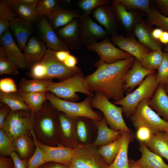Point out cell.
Segmentation results:
<instances>
[{
  "label": "cell",
  "instance_id": "cell-22",
  "mask_svg": "<svg viewBox=\"0 0 168 168\" xmlns=\"http://www.w3.org/2000/svg\"><path fill=\"white\" fill-rule=\"evenodd\" d=\"M149 106L168 122V95L163 85L159 84L153 96L148 100Z\"/></svg>",
  "mask_w": 168,
  "mask_h": 168
},
{
  "label": "cell",
  "instance_id": "cell-32",
  "mask_svg": "<svg viewBox=\"0 0 168 168\" xmlns=\"http://www.w3.org/2000/svg\"><path fill=\"white\" fill-rule=\"evenodd\" d=\"M0 100L8 106L11 110H30L18 91L6 93L0 91Z\"/></svg>",
  "mask_w": 168,
  "mask_h": 168
},
{
  "label": "cell",
  "instance_id": "cell-18",
  "mask_svg": "<svg viewBox=\"0 0 168 168\" xmlns=\"http://www.w3.org/2000/svg\"><path fill=\"white\" fill-rule=\"evenodd\" d=\"M156 71L147 70L141 65L140 61L135 58L133 65L125 74L124 79V90L131 91L139 86L149 75Z\"/></svg>",
  "mask_w": 168,
  "mask_h": 168
},
{
  "label": "cell",
  "instance_id": "cell-11",
  "mask_svg": "<svg viewBox=\"0 0 168 168\" xmlns=\"http://www.w3.org/2000/svg\"><path fill=\"white\" fill-rule=\"evenodd\" d=\"M86 48L96 53L100 61L108 63L126 59L132 56L127 52L116 48L108 37L100 41L86 46Z\"/></svg>",
  "mask_w": 168,
  "mask_h": 168
},
{
  "label": "cell",
  "instance_id": "cell-23",
  "mask_svg": "<svg viewBox=\"0 0 168 168\" xmlns=\"http://www.w3.org/2000/svg\"><path fill=\"white\" fill-rule=\"evenodd\" d=\"M138 149L141 153L140 158L135 162L142 168H168V165L161 157L151 151L144 143H140Z\"/></svg>",
  "mask_w": 168,
  "mask_h": 168
},
{
  "label": "cell",
  "instance_id": "cell-59",
  "mask_svg": "<svg viewBox=\"0 0 168 168\" xmlns=\"http://www.w3.org/2000/svg\"><path fill=\"white\" fill-rule=\"evenodd\" d=\"M129 168H142L138 166L135 162V161L132 159L129 160Z\"/></svg>",
  "mask_w": 168,
  "mask_h": 168
},
{
  "label": "cell",
  "instance_id": "cell-9",
  "mask_svg": "<svg viewBox=\"0 0 168 168\" xmlns=\"http://www.w3.org/2000/svg\"><path fill=\"white\" fill-rule=\"evenodd\" d=\"M108 165L92 144L74 148L70 168H107Z\"/></svg>",
  "mask_w": 168,
  "mask_h": 168
},
{
  "label": "cell",
  "instance_id": "cell-46",
  "mask_svg": "<svg viewBox=\"0 0 168 168\" xmlns=\"http://www.w3.org/2000/svg\"><path fill=\"white\" fill-rule=\"evenodd\" d=\"M18 89L13 79L10 77H5L0 80V91L9 93L17 92Z\"/></svg>",
  "mask_w": 168,
  "mask_h": 168
},
{
  "label": "cell",
  "instance_id": "cell-30",
  "mask_svg": "<svg viewBox=\"0 0 168 168\" xmlns=\"http://www.w3.org/2000/svg\"><path fill=\"white\" fill-rule=\"evenodd\" d=\"M134 32L140 43L148 49L152 51L161 49L160 45L152 38L151 33L143 24H137Z\"/></svg>",
  "mask_w": 168,
  "mask_h": 168
},
{
  "label": "cell",
  "instance_id": "cell-19",
  "mask_svg": "<svg viewBox=\"0 0 168 168\" xmlns=\"http://www.w3.org/2000/svg\"><path fill=\"white\" fill-rule=\"evenodd\" d=\"M47 49L44 41L35 36L30 37L23 50L27 68L40 61Z\"/></svg>",
  "mask_w": 168,
  "mask_h": 168
},
{
  "label": "cell",
  "instance_id": "cell-52",
  "mask_svg": "<svg viewBox=\"0 0 168 168\" xmlns=\"http://www.w3.org/2000/svg\"><path fill=\"white\" fill-rule=\"evenodd\" d=\"M14 164L11 157L7 158L1 156L0 157V168H13Z\"/></svg>",
  "mask_w": 168,
  "mask_h": 168
},
{
  "label": "cell",
  "instance_id": "cell-4",
  "mask_svg": "<svg viewBox=\"0 0 168 168\" xmlns=\"http://www.w3.org/2000/svg\"><path fill=\"white\" fill-rule=\"evenodd\" d=\"M156 76L155 72L148 75L134 91L127 94L121 100L114 101V104L121 105L125 115L130 117L141 101L145 99L150 100L153 96L158 85Z\"/></svg>",
  "mask_w": 168,
  "mask_h": 168
},
{
  "label": "cell",
  "instance_id": "cell-36",
  "mask_svg": "<svg viewBox=\"0 0 168 168\" xmlns=\"http://www.w3.org/2000/svg\"><path fill=\"white\" fill-rule=\"evenodd\" d=\"M13 144L14 151H16L22 159H26L30 154L32 145L27 134L19 137L13 141Z\"/></svg>",
  "mask_w": 168,
  "mask_h": 168
},
{
  "label": "cell",
  "instance_id": "cell-17",
  "mask_svg": "<svg viewBox=\"0 0 168 168\" xmlns=\"http://www.w3.org/2000/svg\"><path fill=\"white\" fill-rule=\"evenodd\" d=\"M110 40L120 49L129 53L140 61L145 54L150 52L148 48L132 37L116 35H112Z\"/></svg>",
  "mask_w": 168,
  "mask_h": 168
},
{
  "label": "cell",
  "instance_id": "cell-10",
  "mask_svg": "<svg viewBox=\"0 0 168 168\" xmlns=\"http://www.w3.org/2000/svg\"><path fill=\"white\" fill-rule=\"evenodd\" d=\"M78 20L79 39L82 46L92 44L107 37L108 34L106 30L89 16L82 14Z\"/></svg>",
  "mask_w": 168,
  "mask_h": 168
},
{
  "label": "cell",
  "instance_id": "cell-50",
  "mask_svg": "<svg viewBox=\"0 0 168 168\" xmlns=\"http://www.w3.org/2000/svg\"><path fill=\"white\" fill-rule=\"evenodd\" d=\"M77 130L79 138L82 142H85L86 140L87 133L86 127L83 122L82 121L78 122Z\"/></svg>",
  "mask_w": 168,
  "mask_h": 168
},
{
  "label": "cell",
  "instance_id": "cell-47",
  "mask_svg": "<svg viewBox=\"0 0 168 168\" xmlns=\"http://www.w3.org/2000/svg\"><path fill=\"white\" fill-rule=\"evenodd\" d=\"M17 14L9 5L3 0L0 1V19L10 21L16 17Z\"/></svg>",
  "mask_w": 168,
  "mask_h": 168
},
{
  "label": "cell",
  "instance_id": "cell-34",
  "mask_svg": "<svg viewBox=\"0 0 168 168\" xmlns=\"http://www.w3.org/2000/svg\"><path fill=\"white\" fill-rule=\"evenodd\" d=\"M164 53L161 49L145 54L140 61L145 69L150 71L157 70L163 58Z\"/></svg>",
  "mask_w": 168,
  "mask_h": 168
},
{
  "label": "cell",
  "instance_id": "cell-26",
  "mask_svg": "<svg viewBox=\"0 0 168 168\" xmlns=\"http://www.w3.org/2000/svg\"><path fill=\"white\" fill-rule=\"evenodd\" d=\"M122 142L120 149L113 162L107 168H129L128 149L129 143L134 140L133 133L123 132Z\"/></svg>",
  "mask_w": 168,
  "mask_h": 168
},
{
  "label": "cell",
  "instance_id": "cell-3",
  "mask_svg": "<svg viewBox=\"0 0 168 168\" xmlns=\"http://www.w3.org/2000/svg\"><path fill=\"white\" fill-rule=\"evenodd\" d=\"M46 100L57 110L63 112L68 117L74 118L82 117L99 121L102 118L92 109L91 98L88 96L79 102L65 100L60 98L49 92L45 93Z\"/></svg>",
  "mask_w": 168,
  "mask_h": 168
},
{
  "label": "cell",
  "instance_id": "cell-49",
  "mask_svg": "<svg viewBox=\"0 0 168 168\" xmlns=\"http://www.w3.org/2000/svg\"><path fill=\"white\" fill-rule=\"evenodd\" d=\"M10 156L13 160L14 168H27V161L21 160L15 151H13Z\"/></svg>",
  "mask_w": 168,
  "mask_h": 168
},
{
  "label": "cell",
  "instance_id": "cell-29",
  "mask_svg": "<svg viewBox=\"0 0 168 168\" xmlns=\"http://www.w3.org/2000/svg\"><path fill=\"white\" fill-rule=\"evenodd\" d=\"M3 1L9 5L20 18L33 23L41 18L36 9L29 5L18 2L16 0Z\"/></svg>",
  "mask_w": 168,
  "mask_h": 168
},
{
  "label": "cell",
  "instance_id": "cell-44",
  "mask_svg": "<svg viewBox=\"0 0 168 168\" xmlns=\"http://www.w3.org/2000/svg\"><path fill=\"white\" fill-rule=\"evenodd\" d=\"M156 81L159 84L168 83V53H164L163 60L157 69Z\"/></svg>",
  "mask_w": 168,
  "mask_h": 168
},
{
  "label": "cell",
  "instance_id": "cell-37",
  "mask_svg": "<svg viewBox=\"0 0 168 168\" xmlns=\"http://www.w3.org/2000/svg\"><path fill=\"white\" fill-rule=\"evenodd\" d=\"M19 68L7 57L0 46V75H17L19 74Z\"/></svg>",
  "mask_w": 168,
  "mask_h": 168
},
{
  "label": "cell",
  "instance_id": "cell-45",
  "mask_svg": "<svg viewBox=\"0 0 168 168\" xmlns=\"http://www.w3.org/2000/svg\"><path fill=\"white\" fill-rule=\"evenodd\" d=\"M137 131L136 137L140 143L145 144L148 142L152 138L154 132L148 126L140 125L135 127Z\"/></svg>",
  "mask_w": 168,
  "mask_h": 168
},
{
  "label": "cell",
  "instance_id": "cell-1",
  "mask_svg": "<svg viewBox=\"0 0 168 168\" xmlns=\"http://www.w3.org/2000/svg\"><path fill=\"white\" fill-rule=\"evenodd\" d=\"M135 58L133 56L111 63L100 60L95 64L96 69L84 77L89 90L92 92H100L108 99L118 101L124 97V79L132 66Z\"/></svg>",
  "mask_w": 168,
  "mask_h": 168
},
{
  "label": "cell",
  "instance_id": "cell-51",
  "mask_svg": "<svg viewBox=\"0 0 168 168\" xmlns=\"http://www.w3.org/2000/svg\"><path fill=\"white\" fill-rule=\"evenodd\" d=\"M11 110L7 105L1 107L0 109V128H3L5 121Z\"/></svg>",
  "mask_w": 168,
  "mask_h": 168
},
{
  "label": "cell",
  "instance_id": "cell-12",
  "mask_svg": "<svg viewBox=\"0 0 168 168\" xmlns=\"http://www.w3.org/2000/svg\"><path fill=\"white\" fill-rule=\"evenodd\" d=\"M35 114L34 126L38 128L40 134L44 138H52L55 125V116L52 108L47 104H44L41 109Z\"/></svg>",
  "mask_w": 168,
  "mask_h": 168
},
{
  "label": "cell",
  "instance_id": "cell-55",
  "mask_svg": "<svg viewBox=\"0 0 168 168\" xmlns=\"http://www.w3.org/2000/svg\"><path fill=\"white\" fill-rule=\"evenodd\" d=\"M154 1L164 12L168 14V0H157Z\"/></svg>",
  "mask_w": 168,
  "mask_h": 168
},
{
  "label": "cell",
  "instance_id": "cell-57",
  "mask_svg": "<svg viewBox=\"0 0 168 168\" xmlns=\"http://www.w3.org/2000/svg\"><path fill=\"white\" fill-rule=\"evenodd\" d=\"M159 40L162 43L168 44V32L164 31Z\"/></svg>",
  "mask_w": 168,
  "mask_h": 168
},
{
  "label": "cell",
  "instance_id": "cell-21",
  "mask_svg": "<svg viewBox=\"0 0 168 168\" xmlns=\"http://www.w3.org/2000/svg\"><path fill=\"white\" fill-rule=\"evenodd\" d=\"M108 5L99 6L93 11L92 15L94 19L105 28L108 34L114 35H116L115 15L111 7Z\"/></svg>",
  "mask_w": 168,
  "mask_h": 168
},
{
  "label": "cell",
  "instance_id": "cell-20",
  "mask_svg": "<svg viewBox=\"0 0 168 168\" xmlns=\"http://www.w3.org/2000/svg\"><path fill=\"white\" fill-rule=\"evenodd\" d=\"M57 35L69 48L78 50L82 46L79 33L78 18L74 19L70 23L58 30Z\"/></svg>",
  "mask_w": 168,
  "mask_h": 168
},
{
  "label": "cell",
  "instance_id": "cell-7",
  "mask_svg": "<svg viewBox=\"0 0 168 168\" xmlns=\"http://www.w3.org/2000/svg\"><path fill=\"white\" fill-rule=\"evenodd\" d=\"M35 114L31 110H11L3 129L12 141L21 135L30 133Z\"/></svg>",
  "mask_w": 168,
  "mask_h": 168
},
{
  "label": "cell",
  "instance_id": "cell-2",
  "mask_svg": "<svg viewBox=\"0 0 168 168\" xmlns=\"http://www.w3.org/2000/svg\"><path fill=\"white\" fill-rule=\"evenodd\" d=\"M82 72L78 67H67L55 57L54 50L48 48L41 60L33 65L30 68V77L33 79L65 80Z\"/></svg>",
  "mask_w": 168,
  "mask_h": 168
},
{
  "label": "cell",
  "instance_id": "cell-58",
  "mask_svg": "<svg viewBox=\"0 0 168 168\" xmlns=\"http://www.w3.org/2000/svg\"><path fill=\"white\" fill-rule=\"evenodd\" d=\"M44 168H70L66 165L60 163H57L48 166Z\"/></svg>",
  "mask_w": 168,
  "mask_h": 168
},
{
  "label": "cell",
  "instance_id": "cell-43",
  "mask_svg": "<svg viewBox=\"0 0 168 168\" xmlns=\"http://www.w3.org/2000/svg\"><path fill=\"white\" fill-rule=\"evenodd\" d=\"M57 1L55 0H39L36 10L40 18L48 16L57 6Z\"/></svg>",
  "mask_w": 168,
  "mask_h": 168
},
{
  "label": "cell",
  "instance_id": "cell-14",
  "mask_svg": "<svg viewBox=\"0 0 168 168\" xmlns=\"http://www.w3.org/2000/svg\"><path fill=\"white\" fill-rule=\"evenodd\" d=\"M1 46L7 57L21 69L27 68L26 61L21 49L16 44L10 29L0 37Z\"/></svg>",
  "mask_w": 168,
  "mask_h": 168
},
{
  "label": "cell",
  "instance_id": "cell-40",
  "mask_svg": "<svg viewBox=\"0 0 168 168\" xmlns=\"http://www.w3.org/2000/svg\"><path fill=\"white\" fill-rule=\"evenodd\" d=\"M108 0H81L77 3V6L83 12L84 15L89 16L92 12L100 5H109Z\"/></svg>",
  "mask_w": 168,
  "mask_h": 168
},
{
  "label": "cell",
  "instance_id": "cell-13",
  "mask_svg": "<svg viewBox=\"0 0 168 168\" xmlns=\"http://www.w3.org/2000/svg\"><path fill=\"white\" fill-rule=\"evenodd\" d=\"M37 27L40 37L48 48L57 51L69 50L67 46L56 34L44 16L40 18Z\"/></svg>",
  "mask_w": 168,
  "mask_h": 168
},
{
  "label": "cell",
  "instance_id": "cell-27",
  "mask_svg": "<svg viewBox=\"0 0 168 168\" xmlns=\"http://www.w3.org/2000/svg\"><path fill=\"white\" fill-rule=\"evenodd\" d=\"M145 145L152 152L168 161V136L166 132L154 133L150 141Z\"/></svg>",
  "mask_w": 168,
  "mask_h": 168
},
{
  "label": "cell",
  "instance_id": "cell-38",
  "mask_svg": "<svg viewBox=\"0 0 168 168\" xmlns=\"http://www.w3.org/2000/svg\"><path fill=\"white\" fill-rule=\"evenodd\" d=\"M30 133L33 137L36 148L33 155L28 161L27 168H38L46 162L45 155L44 151L38 145L33 129Z\"/></svg>",
  "mask_w": 168,
  "mask_h": 168
},
{
  "label": "cell",
  "instance_id": "cell-60",
  "mask_svg": "<svg viewBox=\"0 0 168 168\" xmlns=\"http://www.w3.org/2000/svg\"><path fill=\"white\" fill-rule=\"evenodd\" d=\"M164 89L168 95V83L163 85Z\"/></svg>",
  "mask_w": 168,
  "mask_h": 168
},
{
  "label": "cell",
  "instance_id": "cell-39",
  "mask_svg": "<svg viewBox=\"0 0 168 168\" xmlns=\"http://www.w3.org/2000/svg\"><path fill=\"white\" fill-rule=\"evenodd\" d=\"M148 19L151 25L158 26L168 32V17L162 15L155 8L151 9V12L148 14Z\"/></svg>",
  "mask_w": 168,
  "mask_h": 168
},
{
  "label": "cell",
  "instance_id": "cell-24",
  "mask_svg": "<svg viewBox=\"0 0 168 168\" xmlns=\"http://www.w3.org/2000/svg\"><path fill=\"white\" fill-rule=\"evenodd\" d=\"M81 14L76 11L64 9L57 6L47 17L53 27L57 29L67 25L75 18H78Z\"/></svg>",
  "mask_w": 168,
  "mask_h": 168
},
{
  "label": "cell",
  "instance_id": "cell-8",
  "mask_svg": "<svg viewBox=\"0 0 168 168\" xmlns=\"http://www.w3.org/2000/svg\"><path fill=\"white\" fill-rule=\"evenodd\" d=\"M149 100L145 99L137 106L129 117L134 127L140 125L148 126L154 132L168 131V122L161 117L148 104Z\"/></svg>",
  "mask_w": 168,
  "mask_h": 168
},
{
  "label": "cell",
  "instance_id": "cell-48",
  "mask_svg": "<svg viewBox=\"0 0 168 168\" xmlns=\"http://www.w3.org/2000/svg\"><path fill=\"white\" fill-rule=\"evenodd\" d=\"M71 118L67 116L65 114H60L58 119L63 132L67 138H69L71 135L72 124Z\"/></svg>",
  "mask_w": 168,
  "mask_h": 168
},
{
  "label": "cell",
  "instance_id": "cell-53",
  "mask_svg": "<svg viewBox=\"0 0 168 168\" xmlns=\"http://www.w3.org/2000/svg\"><path fill=\"white\" fill-rule=\"evenodd\" d=\"M77 58L70 54L66 59L63 64L68 68H74L77 67Z\"/></svg>",
  "mask_w": 168,
  "mask_h": 168
},
{
  "label": "cell",
  "instance_id": "cell-5",
  "mask_svg": "<svg viewBox=\"0 0 168 168\" xmlns=\"http://www.w3.org/2000/svg\"><path fill=\"white\" fill-rule=\"evenodd\" d=\"M48 92L54 94L60 98L72 101L79 99L77 92L83 93L92 97L94 96L93 93L88 88L82 72L60 82H53Z\"/></svg>",
  "mask_w": 168,
  "mask_h": 168
},
{
  "label": "cell",
  "instance_id": "cell-56",
  "mask_svg": "<svg viewBox=\"0 0 168 168\" xmlns=\"http://www.w3.org/2000/svg\"><path fill=\"white\" fill-rule=\"evenodd\" d=\"M164 30L159 28L154 29L151 33L152 37L154 40H159Z\"/></svg>",
  "mask_w": 168,
  "mask_h": 168
},
{
  "label": "cell",
  "instance_id": "cell-33",
  "mask_svg": "<svg viewBox=\"0 0 168 168\" xmlns=\"http://www.w3.org/2000/svg\"><path fill=\"white\" fill-rule=\"evenodd\" d=\"M18 92L30 110L35 113L41 109L46 100L45 93Z\"/></svg>",
  "mask_w": 168,
  "mask_h": 168
},
{
  "label": "cell",
  "instance_id": "cell-6",
  "mask_svg": "<svg viewBox=\"0 0 168 168\" xmlns=\"http://www.w3.org/2000/svg\"><path fill=\"white\" fill-rule=\"evenodd\" d=\"M92 107L96 108L103 114L107 123L110 128L117 131L133 133L126 124L122 116L123 108L111 103L105 96L96 92L91 99Z\"/></svg>",
  "mask_w": 168,
  "mask_h": 168
},
{
  "label": "cell",
  "instance_id": "cell-35",
  "mask_svg": "<svg viewBox=\"0 0 168 168\" xmlns=\"http://www.w3.org/2000/svg\"><path fill=\"white\" fill-rule=\"evenodd\" d=\"M112 1L111 8L115 15L126 29H130L132 26L134 21L133 13L128 12L126 8L118 2L117 0Z\"/></svg>",
  "mask_w": 168,
  "mask_h": 168
},
{
  "label": "cell",
  "instance_id": "cell-61",
  "mask_svg": "<svg viewBox=\"0 0 168 168\" xmlns=\"http://www.w3.org/2000/svg\"><path fill=\"white\" fill-rule=\"evenodd\" d=\"M164 50L165 51V52L168 53V44H167L166 45L164 49Z\"/></svg>",
  "mask_w": 168,
  "mask_h": 168
},
{
  "label": "cell",
  "instance_id": "cell-41",
  "mask_svg": "<svg viewBox=\"0 0 168 168\" xmlns=\"http://www.w3.org/2000/svg\"><path fill=\"white\" fill-rule=\"evenodd\" d=\"M126 8H134L142 10L149 14L151 11L150 1L149 0H117Z\"/></svg>",
  "mask_w": 168,
  "mask_h": 168
},
{
  "label": "cell",
  "instance_id": "cell-16",
  "mask_svg": "<svg viewBox=\"0 0 168 168\" xmlns=\"http://www.w3.org/2000/svg\"><path fill=\"white\" fill-rule=\"evenodd\" d=\"M37 142L45 153L46 162H54L69 166L74 148L63 146H51L38 141Z\"/></svg>",
  "mask_w": 168,
  "mask_h": 168
},
{
  "label": "cell",
  "instance_id": "cell-42",
  "mask_svg": "<svg viewBox=\"0 0 168 168\" xmlns=\"http://www.w3.org/2000/svg\"><path fill=\"white\" fill-rule=\"evenodd\" d=\"M14 151L13 141L3 128L0 129V153L1 156L10 155Z\"/></svg>",
  "mask_w": 168,
  "mask_h": 168
},
{
  "label": "cell",
  "instance_id": "cell-31",
  "mask_svg": "<svg viewBox=\"0 0 168 168\" xmlns=\"http://www.w3.org/2000/svg\"><path fill=\"white\" fill-rule=\"evenodd\" d=\"M123 138L122 135L107 144L102 145L98 152L108 166L114 161L121 148Z\"/></svg>",
  "mask_w": 168,
  "mask_h": 168
},
{
  "label": "cell",
  "instance_id": "cell-54",
  "mask_svg": "<svg viewBox=\"0 0 168 168\" xmlns=\"http://www.w3.org/2000/svg\"><path fill=\"white\" fill-rule=\"evenodd\" d=\"M10 25V21L0 19V37L9 29Z\"/></svg>",
  "mask_w": 168,
  "mask_h": 168
},
{
  "label": "cell",
  "instance_id": "cell-15",
  "mask_svg": "<svg viewBox=\"0 0 168 168\" xmlns=\"http://www.w3.org/2000/svg\"><path fill=\"white\" fill-rule=\"evenodd\" d=\"M10 29L17 45L23 50L34 31L32 23L16 17L10 21Z\"/></svg>",
  "mask_w": 168,
  "mask_h": 168
},
{
  "label": "cell",
  "instance_id": "cell-62",
  "mask_svg": "<svg viewBox=\"0 0 168 168\" xmlns=\"http://www.w3.org/2000/svg\"><path fill=\"white\" fill-rule=\"evenodd\" d=\"M168 135V131L166 132Z\"/></svg>",
  "mask_w": 168,
  "mask_h": 168
},
{
  "label": "cell",
  "instance_id": "cell-25",
  "mask_svg": "<svg viewBox=\"0 0 168 168\" xmlns=\"http://www.w3.org/2000/svg\"><path fill=\"white\" fill-rule=\"evenodd\" d=\"M96 124L98 133L97 138L92 144L94 147L107 144L121 136L122 132L114 130L107 126L105 117L96 121Z\"/></svg>",
  "mask_w": 168,
  "mask_h": 168
},
{
  "label": "cell",
  "instance_id": "cell-28",
  "mask_svg": "<svg viewBox=\"0 0 168 168\" xmlns=\"http://www.w3.org/2000/svg\"><path fill=\"white\" fill-rule=\"evenodd\" d=\"M52 80L21 78L18 86L19 91L27 93H43L48 92L52 82Z\"/></svg>",
  "mask_w": 168,
  "mask_h": 168
}]
</instances>
